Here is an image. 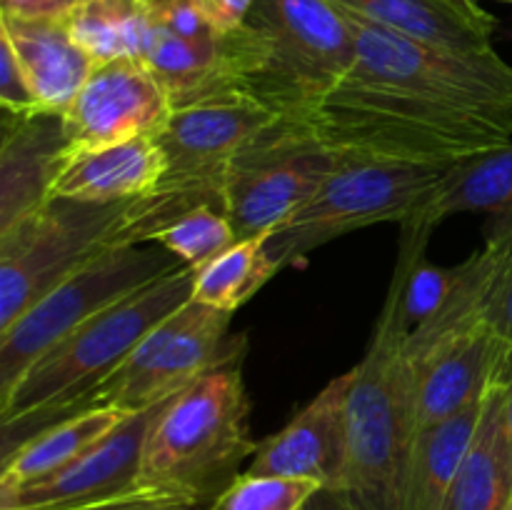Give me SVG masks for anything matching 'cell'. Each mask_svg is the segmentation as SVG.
Here are the masks:
<instances>
[{"mask_svg":"<svg viewBox=\"0 0 512 510\" xmlns=\"http://www.w3.org/2000/svg\"><path fill=\"white\" fill-rule=\"evenodd\" d=\"M348 13L438 48L488 50L498 20L478 0H333Z\"/></svg>","mask_w":512,"mask_h":510,"instance_id":"cell-21","label":"cell"},{"mask_svg":"<svg viewBox=\"0 0 512 510\" xmlns=\"http://www.w3.org/2000/svg\"><path fill=\"white\" fill-rule=\"evenodd\" d=\"M173 115V100L140 58L95 65L65 110L70 150H93L135 138H158Z\"/></svg>","mask_w":512,"mask_h":510,"instance_id":"cell-12","label":"cell"},{"mask_svg":"<svg viewBox=\"0 0 512 510\" xmlns=\"http://www.w3.org/2000/svg\"><path fill=\"white\" fill-rule=\"evenodd\" d=\"M0 103L5 113H35L40 108L23 68H20L15 50L8 38L0 35Z\"/></svg>","mask_w":512,"mask_h":510,"instance_id":"cell-31","label":"cell"},{"mask_svg":"<svg viewBox=\"0 0 512 510\" xmlns=\"http://www.w3.org/2000/svg\"><path fill=\"white\" fill-rule=\"evenodd\" d=\"M510 345L490 325L470 330L415 365L420 430L453 418L488 395Z\"/></svg>","mask_w":512,"mask_h":510,"instance_id":"cell-17","label":"cell"},{"mask_svg":"<svg viewBox=\"0 0 512 510\" xmlns=\"http://www.w3.org/2000/svg\"><path fill=\"white\" fill-rule=\"evenodd\" d=\"M183 268L163 245H115L55 285L10 328L0 330V398L45 350L133 290Z\"/></svg>","mask_w":512,"mask_h":510,"instance_id":"cell-9","label":"cell"},{"mask_svg":"<svg viewBox=\"0 0 512 510\" xmlns=\"http://www.w3.org/2000/svg\"><path fill=\"white\" fill-rule=\"evenodd\" d=\"M453 165L343 158L308 203L270 233L268 253L285 268L353 230L378 223H405Z\"/></svg>","mask_w":512,"mask_h":510,"instance_id":"cell-7","label":"cell"},{"mask_svg":"<svg viewBox=\"0 0 512 510\" xmlns=\"http://www.w3.org/2000/svg\"><path fill=\"white\" fill-rule=\"evenodd\" d=\"M500 3H512V0H500Z\"/></svg>","mask_w":512,"mask_h":510,"instance_id":"cell-38","label":"cell"},{"mask_svg":"<svg viewBox=\"0 0 512 510\" xmlns=\"http://www.w3.org/2000/svg\"><path fill=\"white\" fill-rule=\"evenodd\" d=\"M255 450L243 350H238L160 405L145 438L135 488L208 508Z\"/></svg>","mask_w":512,"mask_h":510,"instance_id":"cell-3","label":"cell"},{"mask_svg":"<svg viewBox=\"0 0 512 510\" xmlns=\"http://www.w3.org/2000/svg\"><path fill=\"white\" fill-rule=\"evenodd\" d=\"M155 25L185 40H213L220 33L198 0H153Z\"/></svg>","mask_w":512,"mask_h":510,"instance_id":"cell-30","label":"cell"},{"mask_svg":"<svg viewBox=\"0 0 512 510\" xmlns=\"http://www.w3.org/2000/svg\"><path fill=\"white\" fill-rule=\"evenodd\" d=\"M483 403L460 410L453 418L438 425L423 428L415 443L413 463H410L408 490H405L403 510H443L453 480L463 465L473 435L478 430Z\"/></svg>","mask_w":512,"mask_h":510,"instance_id":"cell-25","label":"cell"},{"mask_svg":"<svg viewBox=\"0 0 512 510\" xmlns=\"http://www.w3.org/2000/svg\"><path fill=\"white\" fill-rule=\"evenodd\" d=\"M355 63L305 120L340 158L458 163L512 143V65L438 48L348 13Z\"/></svg>","mask_w":512,"mask_h":510,"instance_id":"cell-1","label":"cell"},{"mask_svg":"<svg viewBox=\"0 0 512 510\" xmlns=\"http://www.w3.org/2000/svg\"><path fill=\"white\" fill-rule=\"evenodd\" d=\"M268 240L270 233L235 240L225 253L195 270L193 300L225 313H235L240 305L248 303L280 270L268 253Z\"/></svg>","mask_w":512,"mask_h":510,"instance_id":"cell-27","label":"cell"},{"mask_svg":"<svg viewBox=\"0 0 512 510\" xmlns=\"http://www.w3.org/2000/svg\"><path fill=\"white\" fill-rule=\"evenodd\" d=\"M500 383H503V405H505V428H508L510 453H512V345L505 353L503 363H500Z\"/></svg>","mask_w":512,"mask_h":510,"instance_id":"cell-36","label":"cell"},{"mask_svg":"<svg viewBox=\"0 0 512 510\" xmlns=\"http://www.w3.org/2000/svg\"><path fill=\"white\" fill-rule=\"evenodd\" d=\"M123 418L125 415L118 410L93 408L45 425L40 433L0 460V490L20 488L58 473L113 433Z\"/></svg>","mask_w":512,"mask_h":510,"instance_id":"cell-24","label":"cell"},{"mask_svg":"<svg viewBox=\"0 0 512 510\" xmlns=\"http://www.w3.org/2000/svg\"><path fill=\"white\" fill-rule=\"evenodd\" d=\"M398 288L390 283L365 358L345 403V473L338 495L350 510H403L420 435L418 378L405 353Z\"/></svg>","mask_w":512,"mask_h":510,"instance_id":"cell-4","label":"cell"},{"mask_svg":"<svg viewBox=\"0 0 512 510\" xmlns=\"http://www.w3.org/2000/svg\"><path fill=\"white\" fill-rule=\"evenodd\" d=\"M320 490L315 480L240 473L205 510H305Z\"/></svg>","mask_w":512,"mask_h":510,"instance_id":"cell-29","label":"cell"},{"mask_svg":"<svg viewBox=\"0 0 512 510\" xmlns=\"http://www.w3.org/2000/svg\"><path fill=\"white\" fill-rule=\"evenodd\" d=\"M245 23L268 43L248 95L283 120L305 123L355 63L353 28L333 0H255Z\"/></svg>","mask_w":512,"mask_h":510,"instance_id":"cell-6","label":"cell"},{"mask_svg":"<svg viewBox=\"0 0 512 510\" xmlns=\"http://www.w3.org/2000/svg\"><path fill=\"white\" fill-rule=\"evenodd\" d=\"M305 510H350V508L345 505V500L340 498L338 493H333V490H320V493L310 500Z\"/></svg>","mask_w":512,"mask_h":510,"instance_id":"cell-37","label":"cell"},{"mask_svg":"<svg viewBox=\"0 0 512 510\" xmlns=\"http://www.w3.org/2000/svg\"><path fill=\"white\" fill-rule=\"evenodd\" d=\"M160 405L125 415L113 433L105 435L88 453L60 468L58 473L20 488L0 490V510L68 508L133 490L145 438Z\"/></svg>","mask_w":512,"mask_h":510,"instance_id":"cell-14","label":"cell"},{"mask_svg":"<svg viewBox=\"0 0 512 510\" xmlns=\"http://www.w3.org/2000/svg\"><path fill=\"white\" fill-rule=\"evenodd\" d=\"M188 265L100 310L45 350L0 398V460L45 425L78 413L80 403L123 365L135 345L193 298Z\"/></svg>","mask_w":512,"mask_h":510,"instance_id":"cell-2","label":"cell"},{"mask_svg":"<svg viewBox=\"0 0 512 510\" xmlns=\"http://www.w3.org/2000/svg\"><path fill=\"white\" fill-rule=\"evenodd\" d=\"M198 5L220 33H230L248 20L255 0H198Z\"/></svg>","mask_w":512,"mask_h":510,"instance_id":"cell-34","label":"cell"},{"mask_svg":"<svg viewBox=\"0 0 512 510\" xmlns=\"http://www.w3.org/2000/svg\"><path fill=\"white\" fill-rule=\"evenodd\" d=\"M313 130L298 120H275L230 160L225 178V215L235 235L273 233L340 165Z\"/></svg>","mask_w":512,"mask_h":510,"instance_id":"cell-11","label":"cell"},{"mask_svg":"<svg viewBox=\"0 0 512 510\" xmlns=\"http://www.w3.org/2000/svg\"><path fill=\"white\" fill-rule=\"evenodd\" d=\"M510 245L512 223L495 220L488 243L460 263L458 283L453 285L438 313L405 338V353H408L413 368L423 363L428 355H433L440 345L450 343L480 325H490L488 318L495 295H498L500 275H503Z\"/></svg>","mask_w":512,"mask_h":510,"instance_id":"cell-18","label":"cell"},{"mask_svg":"<svg viewBox=\"0 0 512 510\" xmlns=\"http://www.w3.org/2000/svg\"><path fill=\"white\" fill-rule=\"evenodd\" d=\"M0 35L13 45L40 108L65 113L95 68V60L73 38L65 18L0 13Z\"/></svg>","mask_w":512,"mask_h":510,"instance_id":"cell-19","label":"cell"},{"mask_svg":"<svg viewBox=\"0 0 512 510\" xmlns=\"http://www.w3.org/2000/svg\"><path fill=\"white\" fill-rule=\"evenodd\" d=\"M280 120L248 93L218 95L175 108L158 135L165 173L150 193L128 200L118 245H140L195 208L225 213L230 160L245 143Z\"/></svg>","mask_w":512,"mask_h":510,"instance_id":"cell-5","label":"cell"},{"mask_svg":"<svg viewBox=\"0 0 512 510\" xmlns=\"http://www.w3.org/2000/svg\"><path fill=\"white\" fill-rule=\"evenodd\" d=\"M65 23L95 65L143 58L155 30L153 0H78Z\"/></svg>","mask_w":512,"mask_h":510,"instance_id":"cell-26","label":"cell"},{"mask_svg":"<svg viewBox=\"0 0 512 510\" xmlns=\"http://www.w3.org/2000/svg\"><path fill=\"white\" fill-rule=\"evenodd\" d=\"M125 203L50 198L0 230V330L30 305L118 245Z\"/></svg>","mask_w":512,"mask_h":510,"instance_id":"cell-8","label":"cell"},{"mask_svg":"<svg viewBox=\"0 0 512 510\" xmlns=\"http://www.w3.org/2000/svg\"><path fill=\"white\" fill-rule=\"evenodd\" d=\"M78 0H0V13L15 18H68Z\"/></svg>","mask_w":512,"mask_h":510,"instance_id":"cell-35","label":"cell"},{"mask_svg":"<svg viewBox=\"0 0 512 510\" xmlns=\"http://www.w3.org/2000/svg\"><path fill=\"white\" fill-rule=\"evenodd\" d=\"M70 140L63 113H5L0 140V230L53 198Z\"/></svg>","mask_w":512,"mask_h":510,"instance_id":"cell-16","label":"cell"},{"mask_svg":"<svg viewBox=\"0 0 512 510\" xmlns=\"http://www.w3.org/2000/svg\"><path fill=\"white\" fill-rule=\"evenodd\" d=\"M353 370L330 380L285 428L258 443L245 473L315 480L338 493L345 473V403Z\"/></svg>","mask_w":512,"mask_h":510,"instance_id":"cell-15","label":"cell"},{"mask_svg":"<svg viewBox=\"0 0 512 510\" xmlns=\"http://www.w3.org/2000/svg\"><path fill=\"white\" fill-rule=\"evenodd\" d=\"M458 213H488L495 215V220L510 218L512 143L458 160L430 198L405 223H400V228L430 235L435 225Z\"/></svg>","mask_w":512,"mask_h":510,"instance_id":"cell-22","label":"cell"},{"mask_svg":"<svg viewBox=\"0 0 512 510\" xmlns=\"http://www.w3.org/2000/svg\"><path fill=\"white\" fill-rule=\"evenodd\" d=\"M40 510H205V508H200V505L180 503V500L158 498V495H150V493H143V490L133 488L123 495L95 500V503L68 505V508H40Z\"/></svg>","mask_w":512,"mask_h":510,"instance_id":"cell-32","label":"cell"},{"mask_svg":"<svg viewBox=\"0 0 512 510\" xmlns=\"http://www.w3.org/2000/svg\"><path fill=\"white\" fill-rule=\"evenodd\" d=\"M512 503V453L505 428L503 383L495 375L478 430L453 480L443 510H508Z\"/></svg>","mask_w":512,"mask_h":510,"instance_id":"cell-23","label":"cell"},{"mask_svg":"<svg viewBox=\"0 0 512 510\" xmlns=\"http://www.w3.org/2000/svg\"><path fill=\"white\" fill-rule=\"evenodd\" d=\"M238 240L228 215L218 208H195L193 213L183 215L180 220L170 223L168 228L155 235V243L175 255L190 270H200L218 258Z\"/></svg>","mask_w":512,"mask_h":510,"instance_id":"cell-28","label":"cell"},{"mask_svg":"<svg viewBox=\"0 0 512 510\" xmlns=\"http://www.w3.org/2000/svg\"><path fill=\"white\" fill-rule=\"evenodd\" d=\"M500 220H510L512 223V215L510 218H500ZM488 323L490 328L505 340V343L512 345V245H510L508 260H505L503 275H500L498 295H495V303H493V310H490Z\"/></svg>","mask_w":512,"mask_h":510,"instance_id":"cell-33","label":"cell"},{"mask_svg":"<svg viewBox=\"0 0 512 510\" xmlns=\"http://www.w3.org/2000/svg\"><path fill=\"white\" fill-rule=\"evenodd\" d=\"M165 173L155 138H135L93 150H70L53 183V198L125 203L150 193Z\"/></svg>","mask_w":512,"mask_h":510,"instance_id":"cell-20","label":"cell"},{"mask_svg":"<svg viewBox=\"0 0 512 510\" xmlns=\"http://www.w3.org/2000/svg\"><path fill=\"white\" fill-rule=\"evenodd\" d=\"M508 510H512V503H510V508H508Z\"/></svg>","mask_w":512,"mask_h":510,"instance_id":"cell-39","label":"cell"},{"mask_svg":"<svg viewBox=\"0 0 512 510\" xmlns=\"http://www.w3.org/2000/svg\"><path fill=\"white\" fill-rule=\"evenodd\" d=\"M230 318L233 313L190 298L135 345L123 365L80 403L78 413L108 408L130 415L178 395L243 350V338H230Z\"/></svg>","mask_w":512,"mask_h":510,"instance_id":"cell-10","label":"cell"},{"mask_svg":"<svg viewBox=\"0 0 512 510\" xmlns=\"http://www.w3.org/2000/svg\"><path fill=\"white\" fill-rule=\"evenodd\" d=\"M265 58L263 33L243 23L213 40H185L155 25L140 60L168 90L175 110L218 95L248 93Z\"/></svg>","mask_w":512,"mask_h":510,"instance_id":"cell-13","label":"cell"}]
</instances>
